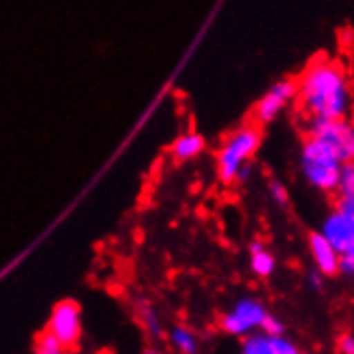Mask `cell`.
Masks as SVG:
<instances>
[{"label":"cell","mask_w":354,"mask_h":354,"mask_svg":"<svg viewBox=\"0 0 354 354\" xmlns=\"http://www.w3.org/2000/svg\"><path fill=\"white\" fill-rule=\"evenodd\" d=\"M297 80L299 91L295 108L301 118V127L311 120L346 118L352 114L354 86L337 60L318 56Z\"/></svg>","instance_id":"1"},{"label":"cell","mask_w":354,"mask_h":354,"mask_svg":"<svg viewBox=\"0 0 354 354\" xmlns=\"http://www.w3.org/2000/svg\"><path fill=\"white\" fill-rule=\"evenodd\" d=\"M342 165L344 161L333 153L328 144H324L316 136L305 133L299 149V168L309 187H314L316 192L324 196L337 194Z\"/></svg>","instance_id":"2"},{"label":"cell","mask_w":354,"mask_h":354,"mask_svg":"<svg viewBox=\"0 0 354 354\" xmlns=\"http://www.w3.org/2000/svg\"><path fill=\"white\" fill-rule=\"evenodd\" d=\"M262 144V127L249 120L223 140L217 151V176L223 185H234L241 165L252 161Z\"/></svg>","instance_id":"3"},{"label":"cell","mask_w":354,"mask_h":354,"mask_svg":"<svg viewBox=\"0 0 354 354\" xmlns=\"http://www.w3.org/2000/svg\"><path fill=\"white\" fill-rule=\"evenodd\" d=\"M307 136H316L333 149L344 163L354 161V120L346 118H328V120H311L303 124Z\"/></svg>","instance_id":"4"},{"label":"cell","mask_w":354,"mask_h":354,"mask_svg":"<svg viewBox=\"0 0 354 354\" xmlns=\"http://www.w3.org/2000/svg\"><path fill=\"white\" fill-rule=\"evenodd\" d=\"M266 316H268V311L258 299L243 297L232 305L230 311H225V314L219 318V326L223 333H227V335L245 337L249 333L262 328Z\"/></svg>","instance_id":"5"},{"label":"cell","mask_w":354,"mask_h":354,"mask_svg":"<svg viewBox=\"0 0 354 354\" xmlns=\"http://www.w3.org/2000/svg\"><path fill=\"white\" fill-rule=\"evenodd\" d=\"M299 91V80L297 77H281L275 84H270V88L256 101V106L252 108V120L258 122L260 127L273 122L290 103H295Z\"/></svg>","instance_id":"6"},{"label":"cell","mask_w":354,"mask_h":354,"mask_svg":"<svg viewBox=\"0 0 354 354\" xmlns=\"http://www.w3.org/2000/svg\"><path fill=\"white\" fill-rule=\"evenodd\" d=\"M46 326L62 342L67 352L77 350L80 339H82V309H80V305L71 299L56 303Z\"/></svg>","instance_id":"7"},{"label":"cell","mask_w":354,"mask_h":354,"mask_svg":"<svg viewBox=\"0 0 354 354\" xmlns=\"http://www.w3.org/2000/svg\"><path fill=\"white\" fill-rule=\"evenodd\" d=\"M320 232L335 245L342 256L354 254V217L342 208L333 206V211L326 213L320 223Z\"/></svg>","instance_id":"8"},{"label":"cell","mask_w":354,"mask_h":354,"mask_svg":"<svg viewBox=\"0 0 354 354\" xmlns=\"http://www.w3.org/2000/svg\"><path fill=\"white\" fill-rule=\"evenodd\" d=\"M307 247H309V254L311 260H314V266L324 273L326 277H335L339 275V262H342V254L335 249L320 230L311 232L307 236Z\"/></svg>","instance_id":"9"},{"label":"cell","mask_w":354,"mask_h":354,"mask_svg":"<svg viewBox=\"0 0 354 354\" xmlns=\"http://www.w3.org/2000/svg\"><path fill=\"white\" fill-rule=\"evenodd\" d=\"M206 149V140L198 131L180 133L170 147V153L176 161H192Z\"/></svg>","instance_id":"10"},{"label":"cell","mask_w":354,"mask_h":354,"mask_svg":"<svg viewBox=\"0 0 354 354\" xmlns=\"http://www.w3.org/2000/svg\"><path fill=\"white\" fill-rule=\"evenodd\" d=\"M249 264H252V270L258 275V277H270L275 273L277 268V260L275 256L268 252V249L264 247L262 241H254L249 243Z\"/></svg>","instance_id":"11"},{"label":"cell","mask_w":354,"mask_h":354,"mask_svg":"<svg viewBox=\"0 0 354 354\" xmlns=\"http://www.w3.org/2000/svg\"><path fill=\"white\" fill-rule=\"evenodd\" d=\"M136 311H138V318H140L144 330H147L153 339H165V337H168V333H165V328H163V322H161V318L157 314V309L149 301H138Z\"/></svg>","instance_id":"12"},{"label":"cell","mask_w":354,"mask_h":354,"mask_svg":"<svg viewBox=\"0 0 354 354\" xmlns=\"http://www.w3.org/2000/svg\"><path fill=\"white\" fill-rule=\"evenodd\" d=\"M168 342L172 346V350L180 352V354H196L198 352V337L192 328H187L183 324H176L170 333H168Z\"/></svg>","instance_id":"13"},{"label":"cell","mask_w":354,"mask_h":354,"mask_svg":"<svg viewBox=\"0 0 354 354\" xmlns=\"http://www.w3.org/2000/svg\"><path fill=\"white\" fill-rule=\"evenodd\" d=\"M241 352L243 354H270V333H266L264 328L249 333V335L243 337Z\"/></svg>","instance_id":"14"},{"label":"cell","mask_w":354,"mask_h":354,"mask_svg":"<svg viewBox=\"0 0 354 354\" xmlns=\"http://www.w3.org/2000/svg\"><path fill=\"white\" fill-rule=\"evenodd\" d=\"M32 350H35L37 354H62V352H67L65 346H62V342L54 335V333H52L48 326L35 335Z\"/></svg>","instance_id":"15"},{"label":"cell","mask_w":354,"mask_h":354,"mask_svg":"<svg viewBox=\"0 0 354 354\" xmlns=\"http://www.w3.org/2000/svg\"><path fill=\"white\" fill-rule=\"evenodd\" d=\"M335 196H350V198H354V161H346L342 165L339 185H337V194Z\"/></svg>","instance_id":"16"},{"label":"cell","mask_w":354,"mask_h":354,"mask_svg":"<svg viewBox=\"0 0 354 354\" xmlns=\"http://www.w3.org/2000/svg\"><path fill=\"white\" fill-rule=\"evenodd\" d=\"M301 348L286 335H270V354H299Z\"/></svg>","instance_id":"17"},{"label":"cell","mask_w":354,"mask_h":354,"mask_svg":"<svg viewBox=\"0 0 354 354\" xmlns=\"http://www.w3.org/2000/svg\"><path fill=\"white\" fill-rule=\"evenodd\" d=\"M266 189H268L270 200H273L277 206H288V202H290V194H288L286 185H283L281 180L270 178V180H268V185H266Z\"/></svg>","instance_id":"18"},{"label":"cell","mask_w":354,"mask_h":354,"mask_svg":"<svg viewBox=\"0 0 354 354\" xmlns=\"http://www.w3.org/2000/svg\"><path fill=\"white\" fill-rule=\"evenodd\" d=\"M262 328H264L266 333H270V335H286V324H283L277 316H273V314H268V316L264 318Z\"/></svg>","instance_id":"19"},{"label":"cell","mask_w":354,"mask_h":354,"mask_svg":"<svg viewBox=\"0 0 354 354\" xmlns=\"http://www.w3.org/2000/svg\"><path fill=\"white\" fill-rule=\"evenodd\" d=\"M324 279H326V275L320 273L318 268L316 270H309V273H307V286H309V290H314V292H322V290H324Z\"/></svg>","instance_id":"20"},{"label":"cell","mask_w":354,"mask_h":354,"mask_svg":"<svg viewBox=\"0 0 354 354\" xmlns=\"http://www.w3.org/2000/svg\"><path fill=\"white\" fill-rule=\"evenodd\" d=\"M339 275L354 279V254L342 256V262H339Z\"/></svg>","instance_id":"21"},{"label":"cell","mask_w":354,"mask_h":354,"mask_svg":"<svg viewBox=\"0 0 354 354\" xmlns=\"http://www.w3.org/2000/svg\"><path fill=\"white\" fill-rule=\"evenodd\" d=\"M337 350L342 354H354V335H352V333H344V335H339Z\"/></svg>","instance_id":"22"},{"label":"cell","mask_w":354,"mask_h":354,"mask_svg":"<svg viewBox=\"0 0 354 354\" xmlns=\"http://www.w3.org/2000/svg\"><path fill=\"white\" fill-rule=\"evenodd\" d=\"M252 172H254V165H252V161H247L245 165H241V170L236 174V183H247L249 176H252Z\"/></svg>","instance_id":"23"},{"label":"cell","mask_w":354,"mask_h":354,"mask_svg":"<svg viewBox=\"0 0 354 354\" xmlns=\"http://www.w3.org/2000/svg\"><path fill=\"white\" fill-rule=\"evenodd\" d=\"M350 118L354 120V106H352V114H350Z\"/></svg>","instance_id":"24"}]
</instances>
